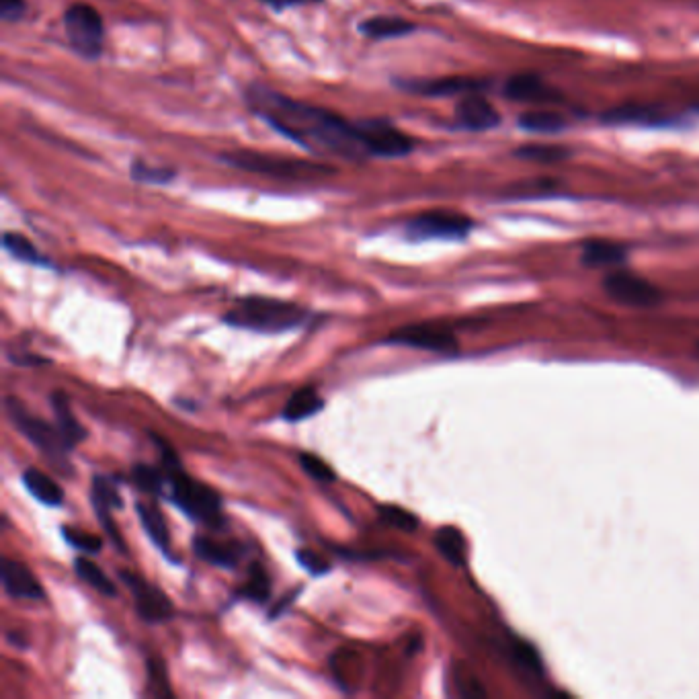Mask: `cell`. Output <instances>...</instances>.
I'll return each mask as SVG.
<instances>
[{
    "label": "cell",
    "instance_id": "6da1fadb",
    "mask_svg": "<svg viewBox=\"0 0 699 699\" xmlns=\"http://www.w3.org/2000/svg\"><path fill=\"white\" fill-rule=\"evenodd\" d=\"M246 103L275 132L314 154L337 156L349 162L372 158L357 121H347L324 107L296 101L265 85H255L246 91Z\"/></svg>",
    "mask_w": 699,
    "mask_h": 699
},
{
    "label": "cell",
    "instance_id": "7a4b0ae2",
    "mask_svg": "<svg viewBox=\"0 0 699 699\" xmlns=\"http://www.w3.org/2000/svg\"><path fill=\"white\" fill-rule=\"evenodd\" d=\"M160 449V464L167 472V488L162 499L171 501L179 511H183L191 521L210 529H224L226 515L222 507V497L214 488L191 478L167 441L154 437Z\"/></svg>",
    "mask_w": 699,
    "mask_h": 699
},
{
    "label": "cell",
    "instance_id": "3957f363",
    "mask_svg": "<svg viewBox=\"0 0 699 699\" xmlns=\"http://www.w3.org/2000/svg\"><path fill=\"white\" fill-rule=\"evenodd\" d=\"M310 318V312L294 302H283L277 298L249 296L240 298L234 308L224 314V322L240 331H251L259 335H281L296 331Z\"/></svg>",
    "mask_w": 699,
    "mask_h": 699
},
{
    "label": "cell",
    "instance_id": "277c9868",
    "mask_svg": "<svg viewBox=\"0 0 699 699\" xmlns=\"http://www.w3.org/2000/svg\"><path fill=\"white\" fill-rule=\"evenodd\" d=\"M232 169H240L255 175H267L275 179H290V181H316L331 177L337 171L322 162H310L304 158L277 156L257 150H232L218 156Z\"/></svg>",
    "mask_w": 699,
    "mask_h": 699
},
{
    "label": "cell",
    "instance_id": "5b68a950",
    "mask_svg": "<svg viewBox=\"0 0 699 699\" xmlns=\"http://www.w3.org/2000/svg\"><path fill=\"white\" fill-rule=\"evenodd\" d=\"M5 408H7V415H9L11 423L15 425V429H19L27 437V441L33 443L41 451V456H44L56 468L58 474H62V476L74 474L72 464H70L72 447L64 439L58 425H50L46 421H41L39 417H33L29 410L23 406L21 400L11 398V396L5 400Z\"/></svg>",
    "mask_w": 699,
    "mask_h": 699
},
{
    "label": "cell",
    "instance_id": "8992f818",
    "mask_svg": "<svg viewBox=\"0 0 699 699\" xmlns=\"http://www.w3.org/2000/svg\"><path fill=\"white\" fill-rule=\"evenodd\" d=\"M64 29L70 48L85 60H97L103 52L105 23L99 11L87 3H74L64 13Z\"/></svg>",
    "mask_w": 699,
    "mask_h": 699
},
{
    "label": "cell",
    "instance_id": "52a82bcc",
    "mask_svg": "<svg viewBox=\"0 0 699 699\" xmlns=\"http://www.w3.org/2000/svg\"><path fill=\"white\" fill-rule=\"evenodd\" d=\"M474 222L456 212H425L406 224V234L413 240H462L470 234Z\"/></svg>",
    "mask_w": 699,
    "mask_h": 699
},
{
    "label": "cell",
    "instance_id": "ba28073f",
    "mask_svg": "<svg viewBox=\"0 0 699 699\" xmlns=\"http://www.w3.org/2000/svg\"><path fill=\"white\" fill-rule=\"evenodd\" d=\"M357 126L372 158H402L408 156L415 148L413 138L398 130L388 119H361L357 121Z\"/></svg>",
    "mask_w": 699,
    "mask_h": 699
},
{
    "label": "cell",
    "instance_id": "9c48e42d",
    "mask_svg": "<svg viewBox=\"0 0 699 699\" xmlns=\"http://www.w3.org/2000/svg\"><path fill=\"white\" fill-rule=\"evenodd\" d=\"M119 579L123 581L132 595H134V603H136V611L140 618L148 624H162L169 622L175 615V605L169 599V595L160 591L156 585L148 583L144 577L130 570H121Z\"/></svg>",
    "mask_w": 699,
    "mask_h": 699
},
{
    "label": "cell",
    "instance_id": "30bf717a",
    "mask_svg": "<svg viewBox=\"0 0 699 699\" xmlns=\"http://www.w3.org/2000/svg\"><path fill=\"white\" fill-rule=\"evenodd\" d=\"M384 343L388 345H402L423 349L439 355H456L458 353V339L449 328L441 324H406L398 331H394Z\"/></svg>",
    "mask_w": 699,
    "mask_h": 699
},
{
    "label": "cell",
    "instance_id": "8fae6325",
    "mask_svg": "<svg viewBox=\"0 0 699 699\" xmlns=\"http://www.w3.org/2000/svg\"><path fill=\"white\" fill-rule=\"evenodd\" d=\"M603 287L609 298L628 306H652L656 302H661L663 298L659 287L634 273H624V271L609 273L603 279Z\"/></svg>",
    "mask_w": 699,
    "mask_h": 699
},
{
    "label": "cell",
    "instance_id": "7c38bea8",
    "mask_svg": "<svg viewBox=\"0 0 699 699\" xmlns=\"http://www.w3.org/2000/svg\"><path fill=\"white\" fill-rule=\"evenodd\" d=\"M0 581H3L5 593L11 599H27V601L46 599L44 587H41L35 574L19 560L3 558V562H0Z\"/></svg>",
    "mask_w": 699,
    "mask_h": 699
},
{
    "label": "cell",
    "instance_id": "4fadbf2b",
    "mask_svg": "<svg viewBox=\"0 0 699 699\" xmlns=\"http://www.w3.org/2000/svg\"><path fill=\"white\" fill-rule=\"evenodd\" d=\"M456 121L464 130L486 132L499 126L501 115L495 109V105L486 101L482 95L468 93L456 105Z\"/></svg>",
    "mask_w": 699,
    "mask_h": 699
},
{
    "label": "cell",
    "instance_id": "5bb4252c",
    "mask_svg": "<svg viewBox=\"0 0 699 699\" xmlns=\"http://www.w3.org/2000/svg\"><path fill=\"white\" fill-rule=\"evenodd\" d=\"M396 85L408 93L425 97H451L476 93L482 85L474 78L466 76H445V78H423V80H396Z\"/></svg>",
    "mask_w": 699,
    "mask_h": 699
},
{
    "label": "cell",
    "instance_id": "9a60e30c",
    "mask_svg": "<svg viewBox=\"0 0 699 699\" xmlns=\"http://www.w3.org/2000/svg\"><path fill=\"white\" fill-rule=\"evenodd\" d=\"M193 552L203 560L216 568L234 570L240 560L244 548L238 542H220L210 536H195L193 538Z\"/></svg>",
    "mask_w": 699,
    "mask_h": 699
},
{
    "label": "cell",
    "instance_id": "2e32d148",
    "mask_svg": "<svg viewBox=\"0 0 699 699\" xmlns=\"http://www.w3.org/2000/svg\"><path fill=\"white\" fill-rule=\"evenodd\" d=\"M136 513L140 517V523L146 531V536L150 542L162 552V556H167L171 562L179 564V560L173 556V546H171V533L164 521L160 509L152 503H136Z\"/></svg>",
    "mask_w": 699,
    "mask_h": 699
},
{
    "label": "cell",
    "instance_id": "e0dca14e",
    "mask_svg": "<svg viewBox=\"0 0 699 699\" xmlns=\"http://www.w3.org/2000/svg\"><path fill=\"white\" fill-rule=\"evenodd\" d=\"M23 486L27 488L29 495L33 499H37L41 505L46 507H62L64 503V490L41 470L35 468H27L21 476Z\"/></svg>",
    "mask_w": 699,
    "mask_h": 699
},
{
    "label": "cell",
    "instance_id": "ac0fdd59",
    "mask_svg": "<svg viewBox=\"0 0 699 699\" xmlns=\"http://www.w3.org/2000/svg\"><path fill=\"white\" fill-rule=\"evenodd\" d=\"M324 410V400L314 388H302L292 394V398L285 402L281 410V419L287 423H300L304 419L316 417Z\"/></svg>",
    "mask_w": 699,
    "mask_h": 699
},
{
    "label": "cell",
    "instance_id": "d6986e66",
    "mask_svg": "<svg viewBox=\"0 0 699 699\" xmlns=\"http://www.w3.org/2000/svg\"><path fill=\"white\" fill-rule=\"evenodd\" d=\"M503 93L507 99L519 101V103H533V101H540V99L548 97V89L544 85V80L536 74H529V72L513 74L505 82Z\"/></svg>",
    "mask_w": 699,
    "mask_h": 699
},
{
    "label": "cell",
    "instance_id": "ffe728a7",
    "mask_svg": "<svg viewBox=\"0 0 699 699\" xmlns=\"http://www.w3.org/2000/svg\"><path fill=\"white\" fill-rule=\"evenodd\" d=\"M50 402H52V408H54L58 429L62 431V435H64V439L68 441V445L74 449L80 441H85V439H87V429L82 427V425L76 421V417L72 415L70 400H68L66 394L54 392V394L50 396Z\"/></svg>",
    "mask_w": 699,
    "mask_h": 699
},
{
    "label": "cell",
    "instance_id": "44dd1931",
    "mask_svg": "<svg viewBox=\"0 0 699 699\" xmlns=\"http://www.w3.org/2000/svg\"><path fill=\"white\" fill-rule=\"evenodd\" d=\"M417 25L415 23H410L402 17H386V15H380V17H369L367 21H363L359 25V31L369 37V39H394V37H404L408 35L410 31H415Z\"/></svg>",
    "mask_w": 699,
    "mask_h": 699
},
{
    "label": "cell",
    "instance_id": "7402d4cb",
    "mask_svg": "<svg viewBox=\"0 0 699 699\" xmlns=\"http://www.w3.org/2000/svg\"><path fill=\"white\" fill-rule=\"evenodd\" d=\"M626 261V249L618 242L589 240L583 246V263L589 267H611Z\"/></svg>",
    "mask_w": 699,
    "mask_h": 699
},
{
    "label": "cell",
    "instance_id": "603a6c76",
    "mask_svg": "<svg viewBox=\"0 0 699 699\" xmlns=\"http://www.w3.org/2000/svg\"><path fill=\"white\" fill-rule=\"evenodd\" d=\"M3 246H5V251L11 253L17 261L21 263H27V265H35V267H54L52 261L46 257V255H41L37 249H35V244L31 240H27L23 234L19 232H5L3 236Z\"/></svg>",
    "mask_w": 699,
    "mask_h": 699
},
{
    "label": "cell",
    "instance_id": "cb8c5ba5",
    "mask_svg": "<svg viewBox=\"0 0 699 699\" xmlns=\"http://www.w3.org/2000/svg\"><path fill=\"white\" fill-rule=\"evenodd\" d=\"M435 546L441 556L454 566L466 564V542L456 527H441L435 533Z\"/></svg>",
    "mask_w": 699,
    "mask_h": 699
},
{
    "label": "cell",
    "instance_id": "d4e9b609",
    "mask_svg": "<svg viewBox=\"0 0 699 699\" xmlns=\"http://www.w3.org/2000/svg\"><path fill=\"white\" fill-rule=\"evenodd\" d=\"M74 572H76V577L80 581H85L97 593H101L105 597H115L117 595V587L113 585V581L89 558H76L74 560Z\"/></svg>",
    "mask_w": 699,
    "mask_h": 699
},
{
    "label": "cell",
    "instance_id": "484cf974",
    "mask_svg": "<svg viewBox=\"0 0 699 699\" xmlns=\"http://www.w3.org/2000/svg\"><path fill=\"white\" fill-rule=\"evenodd\" d=\"M132 480L142 490L152 497L162 499L164 488H167V472L160 466H148V464H136L132 468Z\"/></svg>",
    "mask_w": 699,
    "mask_h": 699
},
{
    "label": "cell",
    "instance_id": "4316f807",
    "mask_svg": "<svg viewBox=\"0 0 699 699\" xmlns=\"http://www.w3.org/2000/svg\"><path fill=\"white\" fill-rule=\"evenodd\" d=\"M240 597L251 599L255 603H267L271 597V579L259 562H253L249 568V577H246L244 587L238 591Z\"/></svg>",
    "mask_w": 699,
    "mask_h": 699
},
{
    "label": "cell",
    "instance_id": "83f0119b",
    "mask_svg": "<svg viewBox=\"0 0 699 699\" xmlns=\"http://www.w3.org/2000/svg\"><path fill=\"white\" fill-rule=\"evenodd\" d=\"M91 503L93 507H107L111 511L123 507V499L119 495V488L115 484V478L95 474L91 484Z\"/></svg>",
    "mask_w": 699,
    "mask_h": 699
},
{
    "label": "cell",
    "instance_id": "f1b7e54d",
    "mask_svg": "<svg viewBox=\"0 0 699 699\" xmlns=\"http://www.w3.org/2000/svg\"><path fill=\"white\" fill-rule=\"evenodd\" d=\"M519 126L527 132H536V134H556L566 126V121L558 113L533 111V113L521 115Z\"/></svg>",
    "mask_w": 699,
    "mask_h": 699
},
{
    "label": "cell",
    "instance_id": "f546056e",
    "mask_svg": "<svg viewBox=\"0 0 699 699\" xmlns=\"http://www.w3.org/2000/svg\"><path fill=\"white\" fill-rule=\"evenodd\" d=\"M130 175L136 183H144V185H169L175 177L177 171L171 167H154V164L142 162V160H134Z\"/></svg>",
    "mask_w": 699,
    "mask_h": 699
},
{
    "label": "cell",
    "instance_id": "4dcf8cb0",
    "mask_svg": "<svg viewBox=\"0 0 699 699\" xmlns=\"http://www.w3.org/2000/svg\"><path fill=\"white\" fill-rule=\"evenodd\" d=\"M378 515L386 525L400 529V531H406V533H413L419 527L417 515L398 507V505H380Z\"/></svg>",
    "mask_w": 699,
    "mask_h": 699
},
{
    "label": "cell",
    "instance_id": "1f68e13d",
    "mask_svg": "<svg viewBox=\"0 0 699 699\" xmlns=\"http://www.w3.org/2000/svg\"><path fill=\"white\" fill-rule=\"evenodd\" d=\"M62 536L78 552L99 554L103 548V540L99 536H91V533L74 529V527H62Z\"/></svg>",
    "mask_w": 699,
    "mask_h": 699
},
{
    "label": "cell",
    "instance_id": "d6a6232c",
    "mask_svg": "<svg viewBox=\"0 0 699 699\" xmlns=\"http://www.w3.org/2000/svg\"><path fill=\"white\" fill-rule=\"evenodd\" d=\"M300 466L302 470L316 482H322V484H331L337 480V474L335 470L328 466L322 458H318L316 454H300Z\"/></svg>",
    "mask_w": 699,
    "mask_h": 699
},
{
    "label": "cell",
    "instance_id": "836d02e7",
    "mask_svg": "<svg viewBox=\"0 0 699 699\" xmlns=\"http://www.w3.org/2000/svg\"><path fill=\"white\" fill-rule=\"evenodd\" d=\"M654 119H659V115L644 107H620L605 115V121L611 123H652Z\"/></svg>",
    "mask_w": 699,
    "mask_h": 699
},
{
    "label": "cell",
    "instance_id": "e575fe53",
    "mask_svg": "<svg viewBox=\"0 0 699 699\" xmlns=\"http://www.w3.org/2000/svg\"><path fill=\"white\" fill-rule=\"evenodd\" d=\"M296 560L312 577H324V574L331 572V562L314 550H298Z\"/></svg>",
    "mask_w": 699,
    "mask_h": 699
},
{
    "label": "cell",
    "instance_id": "d590c367",
    "mask_svg": "<svg viewBox=\"0 0 699 699\" xmlns=\"http://www.w3.org/2000/svg\"><path fill=\"white\" fill-rule=\"evenodd\" d=\"M521 158L538 160V162H556L562 160L568 152L560 146H523L517 152Z\"/></svg>",
    "mask_w": 699,
    "mask_h": 699
},
{
    "label": "cell",
    "instance_id": "8d00e7d4",
    "mask_svg": "<svg viewBox=\"0 0 699 699\" xmlns=\"http://www.w3.org/2000/svg\"><path fill=\"white\" fill-rule=\"evenodd\" d=\"M148 681L152 685V691L158 695H173L169 683H167V669L162 663L150 661L148 663Z\"/></svg>",
    "mask_w": 699,
    "mask_h": 699
},
{
    "label": "cell",
    "instance_id": "74e56055",
    "mask_svg": "<svg viewBox=\"0 0 699 699\" xmlns=\"http://www.w3.org/2000/svg\"><path fill=\"white\" fill-rule=\"evenodd\" d=\"M27 13V3L25 0H0V19L7 23H15L23 19Z\"/></svg>",
    "mask_w": 699,
    "mask_h": 699
},
{
    "label": "cell",
    "instance_id": "f35d334b",
    "mask_svg": "<svg viewBox=\"0 0 699 699\" xmlns=\"http://www.w3.org/2000/svg\"><path fill=\"white\" fill-rule=\"evenodd\" d=\"M261 3L273 11H285V9H296V7H308V5H318L320 0H261Z\"/></svg>",
    "mask_w": 699,
    "mask_h": 699
},
{
    "label": "cell",
    "instance_id": "ab89813d",
    "mask_svg": "<svg viewBox=\"0 0 699 699\" xmlns=\"http://www.w3.org/2000/svg\"><path fill=\"white\" fill-rule=\"evenodd\" d=\"M298 593H300V591H292L290 595H287V597H285V599L281 601V605H277V607H275V609L271 611V620H275V618H277V615H279V613L283 611V607H287V605H290V603H292V599H296V597H298Z\"/></svg>",
    "mask_w": 699,
    "mask_h": 699
}]
</instances>
